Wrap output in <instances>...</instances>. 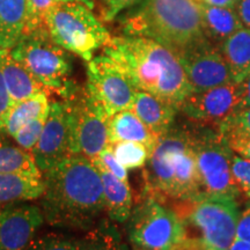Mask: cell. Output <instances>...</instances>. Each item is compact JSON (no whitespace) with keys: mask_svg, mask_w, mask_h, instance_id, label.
<instances>
[{"mask_svg":"<svg viewBox=\"0 0 250 250\" xmlns=\"http://www.w3.org/2000/svg\"><path fill=\"white\" fill-rule=\"evenodd\" d=\"M44 191L40 208L51 226L89 230L104 211L102 180L98 168L81 154L65 158L43 174Z\"/></svg>","mask_w":250,"mask_h":250,"instance_id":"cell-1","label":"cell"},{"mask_svg":"<svg viewBox=\"0 0 250 250\" xmlns=\"http://www.w3.org/2000/svg\"><path fill=\"white\" fill-rule=\"evenodd\" d=\"M103 55L124 72L137 90L151 93L179 110L192 93L177 55L147 37H111Z\"/></svg>","mask_w":250,"mask_h":250,"instance_id":"cell-2","label":"cell"},{"mask_svg":"<svg viewBox=\"0 0 250 250\" xmlns=\"http://www.w3.org/2000/svg\"><path fill=\"white\" fill-rule=\"evenodd\" d=\"M120 22L123 35L147 37L177 56L210 41L195 0H140Z\"/></svg>","mask_w":250,"mask_h":250,"instance_id":"cell-3","label":"cell"},{"mask_svg":"<svg viewBox=\"0 0 250 250\" xmlns=\"http://www.w3.org/2000/svg\"><path fill=\"white\" fill-rule=\"evenodd\" d=\"M144 191L164 201H186L203 192L189 126L174 125L159 138L144 166Z\"/></svg>","mask_w":250,"mask_h":250,"instance_id":"cell-4","label":"cell"},{"mask_svg":"<svg viewBox=\"0 0 250 250\" xmlns=\"http://www.w3.org/2000/svg\"><path fill=\"white\" fill-rule=\"evenodd\" d=\"M174 210L182 219L188 239L201 250H228L240 218L237 197L201 192L179 201Z\"/></svg>","mask_w":250,"mask_h":250,"instance_id":"cell-5","label":"cell"},{"mask_svg":"<svg viewBox=\"0 0 250 250\" xmlns=\"http://www.w3.org/2000/svg\"><path fill=\"white\" fill-rule=\"evenodd\" d=\"M45 27L59 46L86 62L111 40L92 8L76 0H57L46 15Z\"/></svg>","mask_w":250,"mask_h":250,"instance_id":"cell-6","label":"cell"},{"mask_svg":"<svg viewBox=\"0 0 250 250\" xmlns=\"http://www.w3.org/2000/svg\"><path fill=\"white\" fill-rule=\"evenodd\" d=\"M9 51L49 94L64 100L79 87L71 79L70 52L51 39L45 26L24 34Z\"/></svg>","mask_w":250,"mask_h":250,"instance_id":"cell-7","label":"cell"},{"mask_svg":"<svg viewBox=\"0 0 250 250\" xmlns=\"http://www.w3.org/2000/svg\"><path fill=\"white\" fill-rule=\"evenodd\" d=\"M126 232L139 249L183 250L188 243L186 227L174 208L146 191L126 220Z\"/></svg>","mask_w":250,"mask_h":250,"instance_id":"cell-8","label":"cell"},{"mask_svg":"<svg viewBox=\"0 0 250 250\" xmlns=\"http://www.w3.org/2000/svg\"><path fill=\"white\" fill-rule=\"evenodd\" d=\"M190 127L192 147L202 190L208 193L240 196L233 182V151L218 127L193 124Z\"/></svg>","mask_w":250,"mask_h":250,"instance_id":"cell-9","label":"cell"},{"mask_svg":"<svg viewBox=\"0 0 250 250\" xmlns=\"http://www.w3.org/2000/svg\"><path fill=\"white\" fill-rule=\"evenodd\" d=\"M70 111L73 154L92 160L108 145V122L110 116L98 101L78 87L64 99Z\"/></svg>","mask_w":250,"mask_h":250,"instance_id":"cell-10","label":"cell"},{"mask_svg":"<svg viewBox=\"0 0 250 250\" xmlns=\"http://www.w3.org/2000/svg\"><path fill=\"white\" fill-rule=\"evenodd\" d=\"M85 88L109 116L131 109L137 92L124 72L103 54L87 62Z\"/></svg>","mask_w":250,"mask_h":250,"instance_id":"cell-11","label":"cell"},{"mask_svg":"<svg viewBox=\"0 0 250 250\" xmlns=\"http://www.w3.org/2000/svg\"><path fill=\"white\" fill-rule=\"evenodd\" d=\"M42 175L73 155L70 111L64 100L50 102V110L36 146L31 151Z\"/></svg>","mask_w":250,"mask_h":250,"instance_id":"cell-12","label":"cell"},{"mask_svg":"<svg viewBox=\"0 0 250 250\" xmlns=\"http://www.w3.org/2000/svg\"><path fill=\"white\" fill-rule=\"evenodd\" d=\"M237 83L213 87L192 92L181 104L180 110L193 124L219 127L223 122L237 110Z\"/></svg>","mask_w":250,"mask_h":250,"instance_id":"cell-13","label":"cell"},{"mask_svg":"<svg viewBox=\"0 0 250 250\" xmlns=\"http://www.w3.org/2000/svg\"><path fill=\"white\" fill-rule=\"evenodd\" d=\"M192 92L234 83L232 74L218 45L211 41L177 56Z\"/></svg>","mask_w":250,"mask_h":250,"instance_id":"cell-14","label":"cell"},{"mask_svg":"<svg viewBox=\"0 0 250 250\" xmlns=\"http://www.w3.org/2000/svg\"><path fill=\"white\" fill-rule=\"evenodd\" d=\"M44 223L40 206L20 203L0 208V250H27Z\"/></svg>","mask_w":250,"mask_h":250,"instance_id":"cell-15","label":"cell"},{"mask_svg":"<svg viewBox=\"0 0 250 250\" xmlns=\"http://www.w3.org/2000/svg\"><path fill=\"white\" fill-rule=\"evenodd\" d=\"M131 110L160 138L174 126L179 109L151 93L137 90Z\"/></svg>","mask_w":250,"mask_h":250,"instance_id":"cell-16","label":"cell"},{"mask_svg":"<svg viewBox=\"0 0 250 250\" xmlns=\"http://www.w3.org/2000/svg\"><path fill=\"white\" fill-rule=\"evenodd\" d=\"M0 71L6 89L13 103L23 101L45 90L44 87L31 76L30 72L15 59L7 49H0Z\"/></svg>","mask_w":250,"mask_h":250,"instance_id":"cell-17","label":"cell"},{"mask_svg":"<svg viewBox=\"0 0 250 250\" xmlns=\"http://www.w3.org/2000/svg\"><path fill=\"white\" fill-rule=\"evenodd\" d=\"M118 142L140 143L152 152L159 138L129 109L116 112L109 118L108 143L112 145Z\"/></svg>","mask_w":250,"mask_h":250,"instance_id":"cell-18","label":"cell"},{"mask_svg":"<svg viewBox=\"0 0 250 250\" xmlns=\"http://www.w3.org/2000/svg\"><path fill=\"white\" fill-rule=\"evenodd\" d=\"M103 186L104 211L114 223H126L133 208V195L127 181L117 179L104 169H99Z\"/></svg>","mask_w":250,"mask_h":250,"instance_id":"cell-19","label":"cell"},{"mask_svg":"<svg viewBox=\"0 0 250 250\" xmlns=\"http://www.w3.org/2000/svg\"><path fill=\"white\" fill-rule=\"evenodd\" d=\"M43 191V177L18 173H0V208L40 199Z\"/></svg>","mask_w":250,"mask_h":250,"instance_id":"cell-20","label":"cell"},{"mask_svg":"<svg viewBox=\"0 0 250 250\" xmlns=\"http://www.w3.org/2000/svg\"><path fill=\"white\" fill-rule=\"evenodd\" d=\"M235 83L250 74V28L242 27L219 44Z\"/></svg>","mask_w":250,"mask_h":250,"instance_id":"cell-21","label":"cell"},{"mask_svg":"<svg viewBox=\"0 0 250 250\" xmlns=\"http://www.w3.org/2000/svg\"><path fill=\"white\" fill-rule=\"evenodd\" d=\"M48 92H41L23 101L13 103L5 117L4 129L11 138L21 127L30 122L48 117L50 110Z\"/></svg>","mask_w":250,"mask_h":250,"instance_id":"cell-22","label":"cell"},{"mask_svg":"<svg viewBox=\"0 0 250 250\" xmlns=\"http://www.w3.org/2000/svg\"><path fill=\"white\" fill-rule=\"evenodd\" d=\"M26 0H0V49L11 50L26 29Z\"/></svg>","mask_w":250,"mask_h":250,"instance_id":"cell-23","label":"cell"},{"mask_svg":"<svg viewBox=\"0 0 250 250\" xmlns=\"http://www.w3.org/2000/svg\"><path fill=\"white\" fill-rule=\"evenodd\" d=\"M201 5L206 37L215 45L221 44L236 30L243 27L235 8Z\"/></svg>","mask_w":250,"mask_h":250,"instance_id":"cell-24","label":"cell"},{"mask_svg":"<svg viewBox=\"0 0 250 250\" xmlns=\"http://www.w3.org/2000/svg\"><path fill=\"white\" fill-rule=\"evenodd\" d=\"M5 129H0V173H18L43 177L30 152L11 142Z\"/></svg>","mask_w":250,"mask_h":250,"instance_id":"cell-25","label":"cell"},{"mask_svg":"<svg viewBox=\"0 0 250 250\" xmlns=\"http://www.w3.org/2000/svg\"><path fill=\"white\" fill-rule=\"evenodd\" d=\"M83 239V250H129L114 224L102 220L88 230Z\"/></svg>","mask_w":250,"mask_h":250,"instance_id":"cell-26","label":"cell"},{"mask_svg":"<svg viewBox=\"0 0 250 250\" xmlns=\"http://www.w3.org/2000/svg\"><path fill=\"white\" fill-rule=\"evenodd\" d=\"M111 146L118 162L125 169L130 170L144 168L152 153L145 145L140 143L118 142L112 144Z\"/></svg>","mask_w":250,"mask_h":250,"instance_id":"cell-27","label":"cell"},{"mask_svg":"<svg viewBox=\"0 0 250 250\" xmlns=\"http://www.w3.org/2000/svg\"><path fill=\"white\" fill-rule=\"evenodd\" d=\"M27 250H83V239L46 234L35 237Z\"/></svg>","mask_w":250,"mask_h":250,"instance_id":"cell-28","label":"cell"},{"mask_svg":"<svg viewBox=\"0 0 250 250\" xmlns=\"http://www.w3.org/2000/svg\"><path fill=\"white\" fill-rule=\"evenodd\" d=\"M26 1L27 18L24 34H28L45 26L46 15L52 6L57 2V0H26Z\"/></svg>","mask_w":250,"mask_h":250,"instance_id":"cell-29","label":"cell"},{"mask_svg":"<svg viewBox=\"0 0 250 250\" xmlns=\"http://www.w3.org/2000/svg\"><path fill=\"white\" fill-rule=\"evenodd\" d=\"M230 168H232L233 182L237 191L240 195L250 199V160L233 152Z\"/></svg>","mask_w":250,"mask_h":250,"instance_id":"cell-30","label":"cell"},{"mask_svg":"<svg viewBox=\"0 0 250 250\" xmlns=\"http://www.w3.org/2000/svg\"><path fill=\"white\" fill-rule=\"evenodd\" d=\"M45 118H40V120L33 121L30 123L24 125L14 134V137L12 139L20 146L21 148H23L24 151L30 152L33 151L34 147L36 146L37 142H39L41 134H42L43 127L45 124Z\"/></svg>","mask_w":250,"mask_h":250,"instance_id":"cell-31","label":"cell"},{"mask_svg":"<svg viewBox=\"0 0 250 250\" xmlns=\"http://www.w3.org/2000/svg\"><path fill=\"white\" fill-rule=\"evenodd\" d=\"M90 161H92L93 165L95 166L96 168H99V169H104L114 175V176H116L117 179L127 181V169H125L123 166L118 162L116 156L114 154V151H112V146L110 144H108V145Z\"/></svg>","mask_w":250,"mask_h":250,"instance_id":"cell-32","label":"cell"},{"mask_svg":"<svg viewBox=\"0 0 250 250\" xmlns=\"http://www.w3.org/2000/svg\"><path fill=\"white\" fill-rule=\"evenodd\" d=\"M223 134H248L250 136V107L233 112L219 125Z\"/></svg>","mask_w":250,"mask_h":250,"instance_id":"cell-33","label":"cell"},{"mask_svg":"<svg viewBox=\"0 0 250 250\" xmlns=\"http://www.w3.org/2000/svg\"><path fill=\"white\" fill-rule=\"evenodd\" d=\"M96 1H99L101 8L102 20L110 22L118 17L121 12L133 7L140 0H96Z\"/></svg>","mask_w":250,"mask_h":250,"instance_id":"cell-34","label":"cell"},{"mask_svg":"<svg viewBox=\"0 0 250 250\" xmlns=\"http://www.w3.org/2000/svg\"><path fill=\"white\" fill-rule=\"evenodd\" d=\"M229 148L235 154L250 160V136L248 134H224Z\"/></svg>","mask_w":250,"mask_h":250,"instance_id":"cell-35","label":"cell"},{"mask_svg":"<svg viewBox=\"0 0 250 250\" xmlns=\"http://www.w3.org/2000/svg\"><path fill=\"white\" fill-rule=\"evenodd\" d=\"M235 239L250 243V204L247 205L245 210L240 213L236 226Z\"/></svg>","mask_w":250,"mask_h":250,"instance_id":"cell-36","label":"cell"},{"mask_svg":"<svg viewBox=\"0 0 250 250\" xmlns=\"http://www.w3.org/2000/svg\"><path fill=\"white\" fill-rule=\"evenodd\" d=\"M12 105H13V102H12L11 98H9L4 79H2L1 71H0V129H4L5 117Z\"/></svg>","mask_w":250,"mask_h":250,"instance_id":"cell-37","label":"cell"},{"mask_svg":"<svg viewBox=\"0 0 250 250\" xmlns=\"http://www.w3.org/2000/svg\"><path fill=\"white\" fill-rule=\"evenodd\" d=\"M237 92H239V105H237V110L249 108L250 107V74L247 78H245L241 83H237Z\"/></svg>","mask_w":250,"mask_h":250,"instance_id":"cell-38","label":"cell"},{"mask_svg":"<svg viewBox=\"0 0 250 250\" xmlns=\"http://www.w3.org/2000/svg\"><path fill=\"white\" fill-rule=\"evenodd\" d=\"M235 11L243 27L250 28V0H239Z\"/></svg>","mask_w":250,"mask_h":250,"instance_id":"cell-39","label":"cell"},{"mask_svg":"<svg viewBox=\"0 0 250 250\" xmlns=\"http://www.w3.org/2000/svg\"><path fill=\"white\" fill-rule=\"evenodd\" d=\"M198 4L208 5V6H218V7H229L235 8L239 0H195Z\"/></svg>","mask_w":250,"mask_h":250,"instance_id":"cell-40","label":"cell"},{"mask_svg":"<svg viewBox=\"0 0 250 250\" xmlns=\"http://www.w3.org/2000/svg\"><path fill=\"white\" fill-rule=\"evenodd\" d=\"M228 250H250V243L242 241V240L235 239Z\"/></svg>","mask_w":250,"mask_h":250,"instance_id":"cell-41","label":"cell"},{"mask_svg":"<svg viewBox=\"0 0 250 250\" xmlns=\"http://www.w3.org/2000/svg\"><path fill=\"white\" fill-rule=\"evenodd\" d=\"M76 1H80V2H83V4H85L86 6H88L89 8H94L95 7V2H96V0H76Z\"/></svg>","mask_w":250,"mask_h":250,"instance_id":"cell-42","label":"cell"},{"mask_svg":"<svg viewBox=\"0 0 250 250\" xmlns=\"http://www.w3.org/2000/svg\"><path fill=\"white\" fill-rule=\"evenodd\" d=\"M134 250H145V249H139V248H134Z\"/></svg>","mask_w":250,"mask_h":250,"instance_id":"cell-43","label":"cell"}]
</instances>
